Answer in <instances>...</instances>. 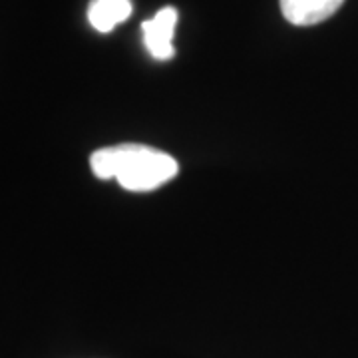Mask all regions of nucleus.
Listing matches in <instances>:
<instances>
[{"label": "nucleus", "instance_id": "obj_1", "mask_svg": "<svg viewBox=\"0 0 358 358\" xmlns=\"http://www.w3.org/2000/svg\"><path fill=\"white\" fill-rule=\"evenodd\" d=\"M98 179H115L128 192H152L178 176V162L166 152L141 143L102 148L90 157Z\"/></svg>", "mask_w": 358, "mask_h": 358}, {"label": "nucleus", "instance_id": "obj_2", "mask_svg": "<svg viewBox=\"0 0 358 358\" xmlns=\"http://www.w3.org/2000/svg\"><path fill=\"white\" fill-rule=\"evenodd\" d=\"M176 24H178V10L173 6L162 8L152 20H145L141 24L145 48L157 60L173 58V54H176V50H173Z\"/></svg>", "mask_w": 358, "mask_h": 358}, {"label": "nucleus", "instance_id": "obj_3", "mask_svg": "<svg viewBox=\"0 0 358 358\" xmlns=\"http://www.w3.org/2000/svg\"><path fill=\"white\" fill-rule=\"evenodd\" d=\"M345 0H281V13L294 26H313L331 18Z\"/></svg>", "mask_w": 358, "mask_h": 358}, {"label": "nucleus", "instance_id": "obj_4", "mask_svg": "<svg viewBox=\"0 0 358 358\" xmlns=\"http://www.w3.org/2000/svg\"><path fill=\"white\" fill-rule=\"evenodd\" d=\"M131 0H92L88 6V20L98 32H112L131 16Z\"/></svg>", "mask_w": 358, "mask_h": 358}]
</instances>
